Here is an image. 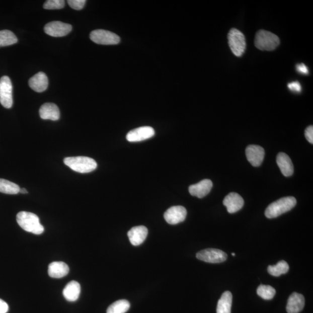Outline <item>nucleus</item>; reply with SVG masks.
I'll return each mask as SVG.
<instances>
[{
	"mask_svg": "<svg viewBox=\"0 0 313 313\" xmlns=\"http://www.w3.org/2000/svg\"><path fill=\"white\" fill-rule=\"evenodd\" d=\"M17 220L20 227L26 231L40 235L44 231L43 225L40 223L39 217L33 213L25 211L19 212Z\"/></svg>",
	"mask_w": 313,
	"mask_h": 313,
	"instance_id": "nucleus-1",
	"label": "nucleus"
},
{
	"mask_svg": "<svg viewBox=\"0 0 313 313\" xmlns=\"http://www.w3.org/2000/svg\"><path fill=\"white\" fill-rule=\"evenodd\" d=\"M296 204V200L293 197H286L273 202L267 208L265 215L268 218H275L283 213L289 211Z\"/></svg>",
	"mask_w": 313,
	"mask_h": 313,
	"instance_id": "nucleus-2",
	"label": "nucleus"
},
{
	"mask_svg": "<svg viewBox=\"0 0 313 313\" xmlns=\"http://www.w3.org/2000/svg\"><path fill=\"white\" fill-rule=\"evenodd\" d=\"M64 163L72 170L79 173H89L97 168L95 160L88 156H71L64 159Z\"/></svg>",
	"mask_w": 313,
	"mask_h": 313,
	"instance_id": "nucleus-3",
	"label": "nucleus"
},
{
	"mask_svg": "<svg viewBox=\"0 0 313 313\" xmlns=\"http://www.w3.org/2000/svg\"><path fill=\"white\" fill-rule=\"evenodd\" d=\"M280 43L279 38L272 32L261 30L256 34L255 45L261 51H273Z\"/></svg>",
	"mask_w": 313,
	"mask_h": 313,
	"instance_id": "nucleus-4",
	"label": "nucleus"
},
{
	"mask_svg": "<svg viewBox=\"0 0 313 313\" xmlns=\"http://www.w3.org/2000/svg\"><path fill=\"white\" fill-rule=\"evenodd\" d=\"M229 47L236 56L240 57L246 51V40L244 34L236 29H231L228 34Z\"/></svg>",
	"mask_w": 313,
	"mask_h": 313,
	"instance_id": "nucleus-5",
	"label": "nucleus"
},
{
	"mask_svg": "<svg viewBox=\"0 0 313 313\" xmlns=\"http://www.w3.org/2000/svg\"><path fill=\"white\" fill-rule=\"evenodd\" d=\"M90 37L95 43L101 45H116L120 42V38L116 34L102 29L94 30Z\"/></svg>",
	"mask_w": 313,
	"mask_h": 313,
	"instance_id": "nucleus-6",
	"label": "nucleus"
},
{
	"mask_svg": "<svg viewBox=\"0 0 313 313\" xmlns=\"http://www.w3.org/2000/svg\"><path fill=\"white\" fill-rule=\"evenodd\" d=\"M0 103L7 109L12 108L13 105L12 83L6 75L0 79Z\"/></svg>",
	"mask_w": 313,
	"mask_h": 313,
	"instance_id": "nucleus-7",
	"label": "nucleus"
},
{
	"mask_svg": "<svg viewBox=\"0 0 313 313\" xmlns=\"http://www.w3.org/2000/svg\"><path fill=\"white\" fill-rule=\"evenodd\" d=\"M199 260L211 263H219L226 260L227 255L222 250L209 248L202 250L196 255Z\"/></svg>",
	"mask_w": 313,
	"mask_h": 313,
	"instance_id": "nucleus-8",
	"label": "nucleus"
},
{
	"mask_svg": "<svg viewBox=\"0 0 313 313\" xmlns=\"http://www.w3.org/2000/svg\"><path fill=\"white\" fill-rule=\"evenodd\" d=\"M72 30V26L60 21H53L48 23L44 27V32L48 35L55 37H60L67 35Z\"/></svg>",
	"mask_w": 313,
	"mask_h": 313,
	"instance_id": "nucleus-9",
	"label": "nucleus"
},
{
	"mask_svg": "<svg viewBox=\"0 0 313 313\" xmlns=\"http://www.w3.org/2000/svg\"><path fill=\"white\" fill-rule=\"evenodd\" d=\"M187 211L182 206H174L164 213V219L168 223L177 224L183 222L186 219Z\"/></svg>",
	"mask_w": 313,
	"mask_h": 313,
	"instance_id": "nucleus-10",
	"label": "nucleus"
},
{
	"mask_svg": "<svg viewBox=\"0 0 313 313\" xmlns=\"http://www.w3.org/2000/svg\"><path fill=\"white\" fill-rule=\"evenodd\" d=\"M155 134L154 129L150 127H142L129 131L126 138L130 142H140L151 138Z\"/></svg>",
	"mask_w": 313,
	"mask_h": 313,
	"instance_id": "nucleus-11",
	"label": "nucleus"
},
{
	"mask_svg": "<svg viewBox=\"0 0 313 313\" xmlns=\"http://www.w3.org/2000/svg\"><path fill=\"white\" fill-rule=\"evenodd\" d=\"M248 161L254 167H259L261 165L265 158V150L258 145H250L246 150Z\"/></svg>",
	"mask_w": 313,
	"mask_h": 313,
	"instance_id": "nucleus-12",
	"label": "nucleus"
},
{
	"mask_svg": "<svg viewBox=\"0 0 313 313\" xmlns=\"http://www.w3.org/2000/svg\"><path fill=\"white\" fill-rule=\"evenodd\" d=\"M223 203L226 207L228 213H234L243 207L244 201L239 194L230 193L224 198Z\"/></svg>",
	"mask_w": 313,
	"mask_h": 313,
	"instance_id": "nucleus-13",
	"label": "nucleus"
},
{
	"mask_svg": "<svg viewBox=\"0 0 313 313\" xmlns=\"http://www.w3.org/2000/svg\"><path fill=\"white\" fill-rule=\"evenodd\" d=\"M213 183L209 179H204L197 184L191 185L189 191L191 195L203 198L208 195L212 188Z\"/></svg>",
	"mask_w": 313,
	"mask_h": 313,
	"instance_id": "nucleus-14",
	"label": "nucleus"
},
{
	"mask_svg": "<svg viewBox=\"0 0 313 313\" xmlns=\"http://www.w3.org/2000/svg\"><path fill=\"white\" fill-rule=\"evenodd\" d=\"M147 234V228L144 226L133 227L128 232L129 241L134 246L142 244L146 240Z\"/></svg>",
	"mask_w": 313,
	"mask_h": 313,
	"instance_id": "nucleus-15",
	"label": "nucleus"
},
{
	"mask_svg": "<svg viewBox=\"0 0 313 313\" xmlns=\"http://www.w3.org/2000/svg\"><path fill=\"white\" fill-rule=\"evenodd\" d=\"M40 116L43 120L57 121L60 118L58 107L52 103H46L42 105L39 110Z\"/></svg>",
	"mask_w": 313,
	"mask_h": 313,
	"instance_id": "nucleus-16",
	"label": "nucleus"
},
{
	"mask_svg": "<svg viewBox=\"0 0 313 313\" xmlns=\"http://www.w3.org/2000/svg\"><path fill=\"white\" fill-rule=\"evenodd\" d=\"M29 85L34 91L37 93H43L47 89L48 87V79L47 75L43 72H38L30 79Z\"/></svg>",
	"mask_w": 313,
	"mask_h": 313,
	"instance_id": "nucleus-17",
	"label": "nucleus"
},
{
	"mask_svg": "<svg viewBox=\"0 0 313 313\" xmlns=\"http://www.w3.org/2000/svg\"><path fill=\"white\" fill-rule=\"evenodd\" d=\"M304 304V296L301 294L294 292L289 297L286 309L288 313H299L303 310Z\"/></svg>",
	"mask_w": 313,
	"mask_h": 313,
	"instance_id": "nucleus-18",
	"label": "nucleus"
},
{
	"mask_svg": "<svg viewBox=\"0 0 313 313\" xmlns=\"http://www.w3.org/2000/svg\"><path fill=\"white\" fill-rule=\"evenodd\" d=\"M277 163L282 175L286 177L292 176L293 174V166L291 159L287 154L280 152L277 156Z\"/></svg>",
	"mask_w": 313,
	"mask_h": 313,
	"instance_id": "nucleus-19",
	"label": "nucleus"
},
{
	"mask_svg": "<svg viewBox=\"0 0 313 313\" xmlns=\"http://www.w3.org/2000/svg\"><path fill=\"white\" fill-rule=\"evenodd\" d=\"M48 272L49 276L52 278H63L69 272V268L64 262H53L48 266Z\"/></svg>",
	"mask_w": 313,
	"mask_h": 313,
	"instance_id": "nucleus-20",
	"label": "nucleus"
},
{
	"mask_svg": "<svg viewBox=\"0 0 313 313\" xmlns=\"http://www.w3.org/2000/svg\"><path fill=\"white\" fill-rule=\"evenodd\" d=\"M80 293H81V286L78 282L75 281L68 282L63 291L64 298L69 301L77 300Z\"/></svg>",
	"mask_w": 313,
	"mask_h": 313,
	"instance_id": "nucleus-21",
	"label": "nucleus"
},
{
	"mask_svg": "<svg viewBox=\"0 0 313 313\" xmlns=\"http://www.w3.org/2000/svg\"><path fill=\"white\" fill-rule=\"evenodd\" d=\"M232 296L230 291L224 292L217 303V313H231Z\"/></svg>",
	"mask_w": 313,
	"mask_h": 313,
	"instance_id": "nucleus-22",
	"label": "nucleus"
},
{
	"mask_svg": "<svg viewBox=\"0 0 313 313\" xmlns=\"http://www.w3.org/2000/svg\"><path fill=\"white\" fill-rule=\"evenodd\" d=\"M17 42V37L13 32L9 30H0V47L13 45Z\"/></svg>",
	"mask_w": 313,
	"mask_h": 313,
	"instance_id": "nucleus-23",
	"label": "nucleus"
},
{
	"mask_svg": "<svg viewBox=\"0 0 313 313\" xmlns=\"http://www.w3.org/2000/svg\"><path fill=\"white\" fill-rule=\"evenodd\" d=\"M21 188L13 182L0 179V192L8 194H17L20 192Z\"/></svg>",
	"mask_w": 313,
	"mask_h": 313,
	"instance_id": "nucleus-24",
	"label": "nucleus"
},
{
	"mask_svg": "<svg viewBox=\"0 0 313 313\" xmlns=\"http://www.w3.org/2000/svg\"><path fill=\"white\" fill-rule=\"evenodd\" d=\"M129 308L130 303L127 300H119L110 305L107 313H125Z\"/></svg>",
	"mask_w": 313,
	"mask_h": 313,
	"instance_id": "nucleus-25",
	"label": "nucleus"
},
{
	"mask_svg": "<svg viewBox=\"0 0 313 313\" xmlns=\"http://www.w3.org/2000/svg\"><path fill=\"white\" fill-rule=\"evenodd\" d=\"M289 265L284 261H281L276 265L269 266L268 271L269 273L274 277H278L281 274L287 273L289 271Z\"/></svg>",
	"mask_w": 313,
	"mask_h": 313,
	"instance_id": "nucleus-26",
	"label": "nucleus"
},
{
	"mask_svg": "<svg viewBox=\"0 0 313 313\" xmlns=\"http://www.w3.org/2000/svg\"><path fill=\"white\" fill-rule=\"evenodd\" d=\"M257 294L263 299L271 300L276 295V290L270 285H261L257 289Z\"/></svg>",
	"mask_w": 313,
	"mask_h": 313,
	"instance_id": "nucleus-27",
	"label": "nucleus"
},
{
	"mask_svg": "<svg viewBox=\"0 0 313 313\" xmlns=\"http://www.w3.org/2000/svg\"><path fill=\"white\" fill-rule=\"evenodd\" d=\"M65 2L63 0H48L44 5L45 10H60L64 8Z\"/></svg>",
	"mask_w": 313,
	"mask_h": 313,
	"instance_id": "nucleus-28",
	"label": "nucleus"
},
{
	"mask_svg": "<svg viewBox=\"0 0 313 313\" xmlns=\"http://www.w3.org/2000/svg\"><path fill=\"white\" fill-rule=\"evenodd\" d=\"M67 3L71 9L75 10H81L85 7L86 1V0H68Z\"/></svg>",
	"mask_w": 313,
	"mask_h": 313,
	"instance_id": "nucleus-29",
	"label": "nucleus"
},
{
	"mask_svg": "<svg viewBox=\"0 0 313 313\" xmlns=\"http://www.w3.org/2000/svg\"><path fill=\"white\" fill-rule=\"evenodd\" d=\"M288 89L295 93H299L301 91V86L298 82H293L288 84Z\"/></svg>",
	"mask_w": 313,
	"mask_h": 313,
	"instance_id": "nucleus-30",
	"label": "nucleus"
},
{
	"mask_svg": "<svg viewBox=\"0 0 313 313\" xmlns=\"http://www.w3.org/2000/svg\"><path fill=\"white\" fill-rule=\"evenodd\" d=\"M305 137L311 144H313V127L312 125L309 126L305 130Z\"/></svg>",
	"mask_w": 313,
	"mask_h": 313,
	"instance_id": "nucleus-31",
	"label": "nucleus"
},
{
	"mask_svg": "<svg viewBox=\"0 0 313 313\" xmlns=\"http://www.w3.org/2000/svg\"><path fill=\"white\" fill-rule=\"evenodd\" d=\"M296 70L300 73L306 75L308 74V70L307 67L303 63L297 64Z\"/></svg>",
	"mask_w": 313,
	"mask_h": 313,
	"instance_id": "nucleus-32",
	"label": "nucleus"
},
{
	"mask_svg": "<svg viewBox=\"0 0 313 313\" xmlns=\"http://www.w3.org/2000/svg\"><path fill=\"white\" fill-rule=\"evenodd\" d=\"M9 305L5 301L0 299V313H7L9 311Z\"/></svg>",
	"mask_w": 313,
	"mask_h": 313,
	"instance_id": "nucleus-33",
	"label": "nucleus"
},
{
	"mask_svg": "<svg viewBox=\"0 0 313 313\" xmlns=\"http://www.w3.org/2000/svg\"><path fill=\"white\" fill-rule=\"evenodd\" d=\"M22 194L28 193V191H27L25 189L23 188L20 189V192Z\"/></svg>",
	"mask_w": 313,
	"mask_h": 313,
	"instance_id": "nucleus-34",
	"label": "nucleus"
},
{
	"mask_svg": "<svg viewBox=\"0 0 313 313\" xmlns=\"http://www.w3.org/2000/svg\"><path fill=\"white\" fill-rule=\"evenodd\" d=\"M232 255L233 256V257H235V254L234 253H232Z\"/></svg>",
	"mask_w": 313,
	"mask_h": 313,
	"instance_id": "nucleus-35",
	"label": "nucleus"
}]
</instances>
